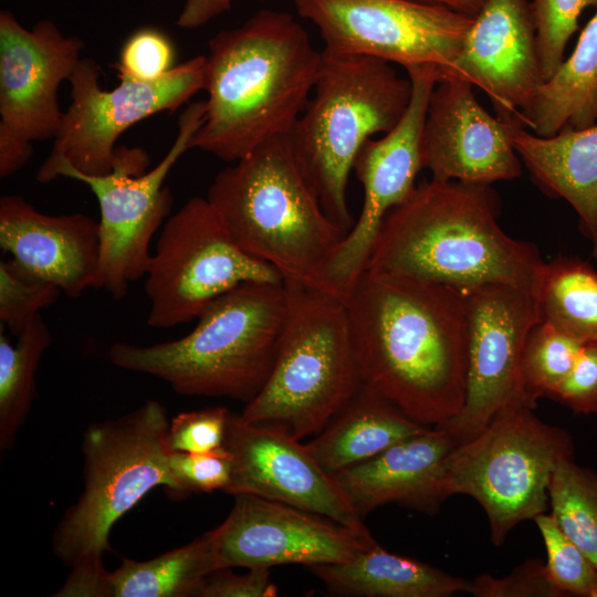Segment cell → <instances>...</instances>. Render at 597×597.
<instances>
[{
	"instance_id": "1",
	"label": "cell",
	"mask_w": 597,
	"mask_h": 597,
	"mask_svg": "<svg viewBox=\"0 0 597 597\" xmlns=\"http://www.w3.org/2000/svg\"><path fill=\"white\" fill-rule=\"evenodd\" d=\"M342 300L364 385L427 427L461 411L468 368L462 291L366 269Z\"/></svg>"
},
{
	"instance_id": "2",
	"label": "cell",
	"mask_w": 597,
	"mask_h": 597,
	"mask_svg": "<svg viewBox=\"0 0 597 597\" xmlns=\"http://www.w3.org/2000/svg\"><path fill=\"white\" fill-rule=\"evenodd\" d=\"M322 64L308 33L283 11L261 10L209 41L205 116L190 148L234 163L291 133Z\"/></svg>"
},
{
	"instance_id": "3",
	"label": "cell",
	"mask_w": 597,
	"mask_h": 597,
	"mask_svg": "<svg viewBox=\"0 0 597 597\" xmlns=\"http://www.w3.org/2000/svg\"><path fill=\"white\" fill-rule=\"evenodd\" d=\"M538 249L506 234L489 185L423 180L386 214L366 269L467 291L491 284L533 290Z\"/></svg>"
},
{
	"instance_id": "4",
	"label": "cell",
	"mask_w": 597,
	"mask_h": 597,
	"mask_svg": "<svg viewBox=\"0 0 597 597\" xmlns=\"http://www.w3.org/2000/svg\"><path fill=\"white\" fill-rule=\"evenodd\" d=\"M290 302L285 282H245L211 301L184 337L147 346L116 343L107 357L182 395L249 402L270 376Z\"/></svg>"
},
{
	"instance_id": "5",
	"label": "cell",
	"mask_w": 597,
	"mask_h": 597,
	"mask_svg": "<svg viewBox=\"0 0 597 597\" xmlns=\"http://www.w3.org/2000/svg\"><path fill=\"white\" fill-rule=\"evenodd\" d=\"M287 136L219 171L206 198L244 252L272 265L284 282L323 291V268L347 231L325 213Z\"/></svg>"
},
{
	"instance_id": "6",
	"label": "cell",
	"mask_w": 597,
	"mask_h": 597,
	"mask_svg": "<svg viewBox=\"0 0 597 597\" xmlns=\"http://www.w3.org/2000/svg\"><path fill=\"white\" fill-rule=\"evenodd\" d=\"M313 93L287 136L290 146L325 213L348 232L354 222L346 190L355 158L367 139L400 122L412 84L387 61L323 50Z\"/></svg>"
},
{
	"instance_id": "7",
	"label": "cell",
	"mask_w": 597,
	"mask_h": 597,
	"mask_svg": "<svg viewBox=\"0 0 597 597\" xmlns=\"http://www.w3.org/2000/svg\"><path fill=\"white\" fill-rule=\"evenodd\" d=\"M166 408L147 400L116 419L91 423L83 433V492L59 522L55 556L72 570L98 572L113 525L150 490L186 495L170 471L172 452Z\"/></svg>"
},
{
	"instance_id": "8",
	"label": "cell",
	"mask_w": 597,
	"mask_h": 597,
	"mask_svg": "<svg viewBox=\"0 0 597 597\" xmlns=\"http://www.w3.org/2000/svg\"><path fill=\"white\" fill-rule=\"evenodd\" d=\"M285 283L290 311L272 370L240 416L301 441L318 434L364 383L343 300Z\"/></svg>"
},
{
	"instance_id": "9",
	"label": "cell",
	"mask_w": 597,
	"mask_h": 597,
	"mask_svg": "<svg viewBox=\"0 0 597 597\" xmlns=\"http://www.w3.org/2000/svg\"><path fill=\"white\" fill-rule=\"evenodd\" d=\"M535 406L524 392L514 395L440 465L441 500L454 494L474 499L495 546L504 544L517 524L546 512L554 468L562 455L574 453L567 431L541 420Z\"/></svg>"
},
{
	"instance_id": "10",
	"label": "cell",
	"mask_w": 597,
	"mask_h": 597,
	"mask_svg": "<svg viewBox=\"0 0 597 597\" xmlns=\"http://www.w3.org/2000/svg\"><path fill=\"white\" fill-rule=\"evenodd\" d=\"M205 101L188 105L178 119V133L164 158L151 169L140 147H117L113 170L90 176L76 171L60 159L42 164L36 172L40 184L59 177L78 180L95 195L101 211L100 289L122 300L132 283L146 275L151 238L165 223L172 196L165 180L178 159L190 149V142L205 116Z\"/></svg>"
},
{
	"instance_id": "11",
	"label": "cell",
	"mask_w": 597,
	"mask_h": 597,
	"mask_svg": "<svg viewBox=\"0 0 597 597\" xmlns=\"http://www.w3.org/2000/svg\"><path fill=\"white\" fill-rule=\"evenodd\" d=\"M245 282L284 280L232 240L207 198L193 197L163 224L146 272L147 324L168 328L187 323Z\"/></svg>"
},
{
	"instance_id": "12",
	"label": "cell",
	"mask_w": 597,
	"mask_h": 597,
	"mask_svg": "<svg viewBox=\"0 0 597 597\" xmlns=\"http://www.w3.org/2000/svg\"><path fill=\"white\" fill-rule=\"evenodd\" d=\"M300 17L320 31L324 49L428 69L438 82L454 67L472 25L471 17L412 0H294Z\"/></svg>"
},
{
	"instance_id": "13",
	"label": "cell",
	"mask_w": 597,
	"mask_h": 597,
	"mask_svg": "<svg viewBox=\"0 0 597 597\" xmlns=\"http://www.w3.org/2000/svg\"><path fill=\"white\" fill-rule=\"evenodd\" d=\"M205 67L206 56L200 55L176 65L156 81L119 78L115 88L106 91L100 85L97 62L82 57L69 80L71 105L43 164L64 159L84 175L111 172L118 137L156 113L177 111L203 90Z\"/></svg>"
},
{
	"instance_id": "14",
	"label": "cell",
	"mask_w": 597,
	"mask_h": 597,
	"mask_svg": "<svg viewBox=\"0 0 597 597\" xmlns=\"http://www.w3.org/2000/svg\"><path fill=\"white\" fill-rule=\"evenodd\" d=\"M407 73L412 93L404 116L381 138L367 139L354 161L353 171L364 189L362 211L321 274L323 291L341 298L366 270L386 214L412 191L423 168L422 133L438 76L428 69H411Z\"/></svg>"
},
{
	"instance_id": "15",
	"label": "cell",
	"mask_w": 597,
	"mask_h": 597,
	"mask_svg": "<svg viewBox=\"0 0 597 597\" xmlns=\"http://www.w3.org/2000/svg\"><path fill=\"white\" fill-rule=\"evenodd\" d=\"M462 292L468 323L465 400L454 418L439 426L458 444L479 434L506 401L524 392L523 350L540 321L528 289L491 284Z\"/></svg>"
},
{
	"instance_id": "16",
	"label": "cell",
	"mask_w": 597,
	"mask_h": 597,
	"mask_svg": "<svg viewBox=\"0 0 597 597\" xmlns=\"http://www.w3.org/2000/svg\"><path fill=\"white\" fill-rule=\"evenodd\" d=\"M209 533L216 569L341 563L378 544L369 532L244 493L234 495L226 520Z\"/></svg>"
},
{
	"instance_id": "17",
	"label": "cell",
	"mask_w": 597,
	"mask_h": 597,
	"mask_svg": "<svg viewBox=\"0 0 597 597\" xmlns=\"http://www.w3.org/2000/svg\"><path fill=\"white\" fill-rule=\"evenodd\" d=\"M223 447L231 455L223 492L252 494L300 507L358 532H369L336 479L313 458L305 443L283 429L244 421L231 413Z\"/></svg>"
},
{
	"instance_id": "18",
	"label": "cell",
	"mask_w": 597,
	"mask_h": 597,
	"mask_svg": "<svg viewBox=\"0 0 597 597\" xmlns=\"http://www.w3.org/2000/svg\"><path fill=\"white\" fill-rule=\"evenodd\" d=\"M84 42L42 20L28 30L0 12V136L32 143L55 138L63 119L57 100L70 80Z\"/></svg>"
},
{
	"instance_id": "19",
	"label": "cell",
	"mask_w": 597,
	"mask_h": 597,
	"mask_svg": "<svg viewBox=\"0 0 597 597\" xmlns=\"http://www.w3.org/2000/svg\"><path fill=\"white\" fill-rule=\"evenodd\" d=\"M514 124L484 109L471 83L438 82L423 126V168L443 181L490 185L515 179L522 175V160L511 139Z\"/></svg>"
},
{
	"instance_id": "20",
	"label": "cell",
	"mask_w": 597,
	"mask_h": 597,
	"mask_svg": "<svg viewBox=\"0 0 597 597\" xmlns=\"http://www.w3.org/2000/svg\"><path fill=\"white\" fill-rule=\"evenodd\" d=\"M454 78L480 87L496 117L522 124L545 82L528 0H486L473 19Z\"/></svg>"
},
{
	"instance_id": "21",
	"label": "cell",
	"mask_w": 597,
	"mask_h": 597,
	"mask_svg": "<svg viewBox=\"0 0 597 597\" xmlns=\"http://www.w3.org/2000/svg\"><path fill=\"white\" fill-rule=\"evenodd\" d=\"M0 248L72 298L100 289V222L87 214L50 216L21 196H2Z\"/></svg>"
},
{
	"instance_id": "22",
	"label": "cell",
	"mask_w": 597,
	"mask_h": 597,
	"mask_svg": "<svg viewBox=\"0 0 597 597\" xmlns=\"http://www.w3.org/2000/svg\"><path fill=\"white\" fill-rule=\"evenodd\" d=\"M457 446L444 429L430 427L333 476L362 517L390 503L433 514L443 502L440 465Z\"/></svg>"
},
{
	"instance_id": "23",
	"label": "cell",
	"mask_w": 597,
	"mask_h": 597,
	"mask_svg": "<svg viewBox=\"0 0 597 597\" xmlns=\"http://www.w3.org/2000/svg\"><path fill=\"white\" fill-rule=\"evenodd\" d=\"M511 139L536 184L577 212L579 229L597 259V124L548 137L514 124Z\"/></svg>"
},
{
	"instance_id": "24",
	"label": "cell",
	"mask_w": 597,
	"mask_h": 597,
	"mask_svg": "<svg viewBox=\"0 0 597 597\" xmlns=\"http://www.w3.org/2000/svg\"><path fill=\"white\" fill-rule=\"evenodd\" d=\"M428 428L363 384L348 404L305 446L320 465L334 475Z\"/></svg>"
},
{
	"instance_id": "25",
	"label": "cell",
	"mask_w": 597,
	"mask_h": 597,
	"mask_svg": "<svg viewBox=\"0 0 597 597\" xmlns=\"http://www.w3.org/2000/svg\"><path fill=\"white\" fill-rule=\"evenodd\" d=\"M308 569L332 595L356 597H449L469 593L470 580L415 558L385 551L379 544L348 561Z\"/></svg>"
},
{
	"instance_id": "26",
	"label": "cell",
	"mask_w": 597,
	"mask_h": 597,
	"mask_svg": "<svg viewBox=\"0 0 597 597\" xmlns=\"http://www.w3.org/2000/svg\"><path fill=\"white\" fill-rule=\"evenodd\" d=\"M521 121L544 137L597 124V11L573 53L543 83Z\"/></svg>"
},
{
	"instance_id": "27",
	"label": "cell",
	"mask_w": 597,
	"mask_h": 597,
	"mask_svg": "<svg viewBox=\"0 0 597 597\" xmlns=\"http://www.w3.org/2000/svg\"><path fill=\"white\" fill-rule=\"evenodd\" d=\"M216 570L209 531L192 542L145 562L125 558L105 572L101 597H197Z\"/></svg>"
},
{
	"instance_id": "28",
	"label": "cell",
	"mask_w": 597,
	"mask_h": 597,
	"mask_svg": "<svg viewBox=\"0 0 597 597\" xmlns=\"http://www.w3.org/2000/svg\"><path fill=\"white\" fill-rule=\"evenodd\" d=\"M532 293L540 321L580 342H597V271L578 258L544 262Z\"/></svg>"
},
{
	"instance_id": "29",
	"label": "cell",
	"mask_w": 597,
	"mask_h": 597,
	"mask_svg": "<svg viewBox=\"0 0 597 597\" xmlns=\"http://www.w3.org/2000/svg\"><path fill=\"white\" fill-rule=\"evenodd\" d=\"M12 344L0 331V450L15 442L35 392V374L52 342L51 332L38 315Z\"/></svg>"
},
{
	"instance_id": "30",
	"label": "cell",
	"mask_w": 597,
	"mask_h": 597,
	"mask_svg": "<svg viewBox=\"0 0 597 597\" xmlns=\"http://www.w3.org/2000/svg\"><path fill=\"white\" fill-rule=\"evenodd\" d=\"M548 505L564 534L597 567V472L562 455L552 473Z\"/></svg>"
},
{
	"instance_id": "31",
	"label": "cell",
	"mask_w": 597,
	"mask_h": 597,
	"mask_svg": "<svg viewBox=\"0 0 597 597\" xmlns=\"http://www.w3.org/2000/svg\"><path fill=\"white\" fill-rule=\"evenodd\" d=\"M584 342L538 321L530 331L521 362L525 395L536 404L552 398L573 368Z\"/></svg>"
},
{
	"instance_id": "32",
	"label": "cell",
	"mask_w": 597,
	"mask_h": 597,
	"mask_svg": "<svg viewBox=\"0 0 597 597\" xmlns=\"http://www.w3.org/2000/svg\"><path fill=\"white\" fill-rule=\"evenodd\" d=\"M542 535L548 577L564 597H597V567L561 530L551 514L533 520Z\"/></svg>"
},
{
	"instance_id": "33",
	"label": "cell",
	"mask_w": 597,
	"mask_h": 597,
	"mask_svg": "<svg viewBox=\"0 0 597 597\" xmlns=\"http://www.w3.org/2000/svg\"><path fill=\"white\" fill-rule=\"evenodd\" d=\"M62 291L23 269L13 259L0 262V321L13 336L53 305Z\"/></svg>"
},
{
	"instance_id": "34",
	"label": "cell",
	"mask_w": 597,
	"mask_h": 597,
	"mask_svg": "<svg viewBox=\"0 0 597 597\" xmlns=\"http://www.w3.org/2000/svg\"><path fill=\"white\" fill-rule=\"evenodd\" d=\"M536 41L545 81L565 60V49L578 29L582 12L597 8V0H533Z\"/></svg>"
},
{
	"instance_id": "35",
	"label": "cell",
	"mask_w": 597,
	"mask_h": 597,
	"mask_svg": "<svg viewBox=\"0 0 597 597\" xmlns=\"http://www.w3.org/2000/svg\"><path fill=\"white\" fill-rule=\"evenodd\" d=\"M174 63L175 49L168 36L157 29L144 28L125 41L114 67L118 78L151 82L170 72Z\"/></svg>"
},
{
	"instance_id": "36",
	"label": "cell",
	"mask_w": 597,
	"mask_h": 597,
	"mask_svg": "<svg viewBox=\"0 0 597 597\" xmlns=\"http://www.w3.org/2000/svg\"><path fill=\"white\" fill-rule=\"evenodd\" d=\"M231 413L222 406L178 413L169 422L171 450L200 453L220 449Z\"/></svg>"
},
{
	"instance_id": "37",
	"label": "cell",
	"mask_w": 597,
	"mask_h": 597,
	"mask_svg": "<svg viewBox=\"0 0 597 597\" xmlns=\"http://www.w3.org/2000/svg\"><path fill=\"white\" fill-rule=\"evenodd\" d=\"M470 584L474 597H564L538 558H527L503 577L478 575Z\"/></svg>"
},
{
	"instance_id": "38",
	"label": "cell",
	"mask_w": 597,
	"mask_h": 597,
	"mask_svg": "<svg viewBox=\"0 0 597 597\" xmlns=\"http://www.w3.org/2000/svg\"><path fill=\"white\" fill-rule=\"evenodd\" d=\"M170 471L186 495L193 492L223 491L231 476L232 461L224 447L210 452L172 451Z\"/></svg>"
},
{
	"instance_id": "39",
	"label": "cell",
	"mask_w": 597,
	"mask_h": 597,
	"mask_svg": "<svg viewBox=\"0 0 597 597\" xmlns=\"http://www.w3.org/2000/svg\"><path fill=\"white\" fill-rule=\"evenodd\" d=\"M552 399L577 415H597V342L584 343L580 353Z\"/></svg>"
},
{
	"instance_id": "40",
	"label": "cell",
	"mask_w": 597,
	"mask_h": 597,
	"mask_svg": "<svg viewBox=\"0 0 597 597\" xmlns=\"http://www.w3.org/2000/svg\"><path fill=\"white\" fill-rule=\"evenodd\" d=\"M277 588L271 579L270 568H248L237 575L230 568L211 572L203 580L197 597H274Z\"/></svg>"
},
{
	"instance_id": "41",
	"label": "cell",
	"mask_w": 597,
	"mask_h": 597,
	"mask_svg": "<svg viewBox=\"0 0 597 597\" xmlns=\"http://www.w3.org/2000/svg\"><path fill=\"white\" fill-rule=\"evenodd\" d=\"M232 0H185L176 24L184 29H197L231 8Z\"/></svg>"
},
{
	"instance_id": "42",
	"label": "cell",
	"mask_w": 597,
	"mask_h": 597,
	"mask_svg": "<svg viewBox=\"0 0 597 597\" xmlns=\"http://www.w3.org/2000/svg\"><path fill=\"white\" fill-rule=\"evenodd\" d=\"M421 3L442 6L458 13L475 18L486 0H412Z\"/></svg>"
}]
</instances>
